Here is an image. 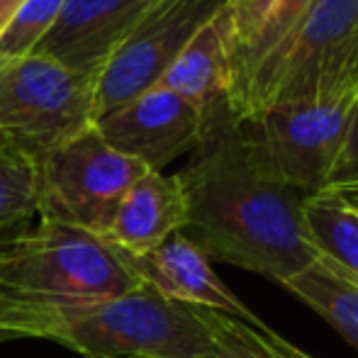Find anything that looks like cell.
Wrapping results in <instances>:
<instances>
[{
    "label": "cell",
    "mask_w": 358,
    "mask_h": 358,
    "mask_svg": "<svg viewBox=\"0 0 358 358\" xmlns=\"http://www.w3.org/2000/svg\"><path fill=\"white\" fill-rule=\"evenodd\" d=\"M176 176L188 208L180 234L210 261L285 283L320 259L302 217L307 193L251 161L229 105L205 115L203 139Z\"/></svg>",
    "instance_id": "6da1fadb"
},
{
    "label": "cell",
    "mask_w": 358,
    "mask_h": 358,
    "mask_svg": "<svg viewBox=\"0 0 358 358\" xmlns=\"http://www.w3.org/2000/svg\"><path fill=\"white\" fill-rule=\"evenodd\" d=\"M142 285L124 254L105 236L42 220L0 241V302L78 305Z\"/></svg>",
    "instance_id": "7a4b0ae2"
},
{
    "label": "cell",
    "mask_w": 358,
    "mask_h": 358,
    "mask_svg": "<svg viewBox=\"0 0 358 358\" xmlns=\"http://www.w3.org/2000/svg\"><path fill=\"white\" fill-rule=\"evenodd\" d=\"M95 78L29 54L0 64V146L37 169L52 151L93 127Z\"/></svg>",
    "instance_id": "3957f363"
},
{
    "label": "cell",
    "mask_w": 358,
    "mask_h": 358,
    "mask_svg": "<svg viewBox=\"0 0 358 358\" xmlns=\"http://www.w3.org/2000/svg\"><path fill=\"white\" fill-rule=\"evenodd\" d=\"M358 95L290 100L236 120L246 154L271 178L307 195L322 193L344 144Z\"/></svg>",
    "instance_id": "277c9868"
},
{
    "label": "cell",
    "mask_w": 358,
    "mask_h": 358,
    "mask_svg": "<svg viewBox=\"0 0 358 358\" xmlns=\"http://www.w3.org/2000/svg\"><path fill=\"white\" fill-rule=\"evenodd\" d=\"M358 95V0H320L234 120L290 100Z\"/></svg>",
    "instance_id": "5b68a950"
},
{
    "label": "cell",
    "mask_w": 358,
    "mask_h": 358,
    "mask_svg": "<svg viewBox=\"0 0 358 358\" xmlns=\"http://www.w3.org/2000/svg\"><path fill=\"white\" fill-rule=\"evenodd\" d=\"M146 171L139 161L115 151L90 127L34 169L37 215L105 236L120 203Z\"/></svg>",
    "instance_id": "8992f818"
},
{
    "label": "cell",
    "mask_w": 358,
    "mask_h": 358,
    "mask_svg": "<svg viewBox=\"0 0 358 358\" xmlns=\"http://www.w3.org/2000/svg\"><path fill=\"white\" fill-rule=\"evenodd\" d=\"M229 0H156L95 76V120L161 83L188 42Z\"/></svg>",
    "instance_id": "52a82bcc"
},
{
    "label": "cell",
    "mask_w": 358,
    "mask_h": 358,
    "mask_svg": "<svg viewBox=\"0 0 358 358\" xmlns=\"http://www.w3.org/2000/svg\"><path fill=\"white\" fill-rule=\"evenodd\" d=\"M93 127L115 151L139 161L144 169L164 173L171 161L200 144L205 117L180 95L154 85L100 115Z\"/></svg>",
    "instance_id": "ba28073f"
},
{
    "label": "cell",
    "mask_w": 358,
    "mask_h": 358,
    "mask_svg": "<svg viewBox=\"0 0 358 358\" xmlns=\"http://www.w3.org/2000/svg\"><path fill=\"white\" fill-rule=\"evenodd\" d=\"M156 0H64L32 54L95 78Z\"/></svg>",
    "instance_id": "9c48e42d"
},
{
    "label": "cell",
    "mask_w": 358,
    "mask_h": 358,
    "mask_svg": "<svg viewBox=\"0 0 358 358\" xmlns=\"http://www.w3.org/2000/svg\"><path fill=\"white\" fill-rule=\"evenodd\" d=\"M132 266L142 283L151 285L169 300L222 312L256 329H271L222 283V278L213 268V261L180 231L149 254L132 256Z\"/></svg>",
    "instance_id": "30bf717a"
},
{
    "label": "cell",
    "mask_w": 358,
    "mask_h": 358,
    "mask_svg": "<svg viewBox=\"0 0 358 358\" xmlns=\"http://www.w3.org/2000/svg\"><path fill=\"white\" fill-rule=\"evenodd\" d=\"M234 27L229 5L217 13L188 42L173 66L161 78V88L180 95L205 115L229 105L234 76Z\"/></svg>",
    "instance_id": "8fae6325"
},
{
    "label": "cell",
    "mask_w": 358,
    "mask_h": 358,
    "mask_svg": "<svg viewBox=\"0 0 358 358\" xmlns=\"http://www.w3.org/2000/svg\"><path fill=\"white\" fill-rule=\"evenodd\" d=\"M188 208L178 176L146 171L129 188L105 239L129 256H144L178 234Z\"/></svg>",
    "instance_id": "7c38bea8"
},
{
    "label": "cell",
    "mask_w": 358,
    "mask_h": 358,
    "mask_svg": "<svg viewBox=\"0 0 358 358\" xmlns=\"http://www.w3.org/2000/svg\"><path fill=\"white\" fill-rule=\"evenodd\" d=\"M320 0H278L273 10L266 17L264 27L259 29L254 39L246 47L234 52V76H231L229 90V110L236 115L251 95L259 90V85L266 80V76L273 71L278 59L300 29V24L307 20V15L315 10Z\"/></svg>",
    "instance_id": "4fadbf2b"
},
{
    "label": "cell",
    "mask_w": 358,
    "mask_h": 358,
    "mask_svg": "<svg viewBox=\"0 0 358 358\" xmlns=\"http://www.w3.org/2000/svg\"><path fill=\"white\" fill-rule=\"evenodd\" d=\"M307 307L324 317L351 346L358 349V280L344 268L320 256L310 268L283 283Z\"/></svg>",
    "instance_id": "5bb4252c"
},
{
    "label": "cell",
    "mask_w": 358,
    "mask_h": 358,
    "mask_svg": "<svg viewBox=\"0 0 358 358\" xmlns=\"http://www.w3.org/2000/svg\"><path fill=\"white\" fill-rule=\"evenodd\" d=\"M305 229L320 256L334 261L358 280V213L334 193L307 195Z\"/></svg>",
    "instance_id": "9a60e30c"
},
{
    "label": "cell",
    "mask_w": 358,
    "mask_h": 358,
    "mask_svg": "<svg viewBox=\"0 0 358 358\" xmlns=\"http://www.w3.org/2000/svg\"><path fill=\"white\" fill-rule=\"evenodd\" d=\"M205 317L213 331V358H315L273 329H256L215 310H205Z\"/></svg>",
    "instance_id": "2e32d148"
},
{
    "label": "cell",
    "mask_w": 358,
    "mask_h": 358,
    "mask_svg": "<svg viewBox=\"0 0 358 358\" xmlns=\"http://www.w3.org/2000/svg\"><path fill=\"white\" fill-rule=\"evenodd\" d=\"M37 215L34 166L0 146V241L24 229Z\"/></svg>",
    "instance_id": "e0dca14e"
},
{
    "label": "cell",
    "mask_w": 358,
    "mask_h": 358,
    "mask_svg": "<svg viewBox=\"0 0 358 358\" xmlns=\"http://www.w3.org/2000/svg\"><path fill=\"white\" fill-rule=\"evenodd\" d=\"M64 0H22L0 29V64L24 59L47 37Z\"/></svg>",
    "instance_id": "ac0fdd59"
},
{
    "label": "cell",
    "mask_w": 358,
    "mask_h": 358,
    "mask_svg": "<svg viewBox=\"0 0 358 358\" xmlns=\"http://www.w3.org/2000/svg\"><path fill=\"white\" fill-rule=\"evenodd\" d=\"M351 190H358V103L322 193H351Z\"/></svg>",
    "instance_id": "d6986e66"
},
{
    "label": "cell",
    "mask_w": 358,
    "mask_h": 358,
    "mask_svg": "<svg viewBox=\"0 0 358 358\" xmlns=\"http://www.w3.org/2000/svg\"><path fill=\"white\" fill-rule=\"evenodd\" d=\"M278 0H229V17L234 27V52L251 42L264 27L266 17Z\"/></svg>",
    "instance_id": "ffe728a7"
},
{
    "label": "cell",
    "mask_w": 358,
    "mask_h": 358,
    "mask_svg": "<svg viewBox=\"0 0 358 358\" xmlns=\"http://www.w3.org/2000/svg\"><path fill=\"white\" fill-rule=\"evenodd\" d=\"M20 3H22V0H5V5H8V10H10V15H13V10L17 8Z\"/></svg>",
    "instance_id": "44dd1931"
},
{
    "label": "cell",
    "mask_w": 358,
    "mask_h": 358,
    "mask_svg": "<svg viewBox=\"0 0 358 358\" xmlns=\"http://www.w3.org/2000/svg\"><path fill=\"white\" fill-rule=\"evenodd\" d=\"M339 198H341V195H339ZM341 200H344V203H349L351 208H354L356 213H358V198H341Z\"/></svg>",
    "instance_id": "7402d4cb"
},
{
    "label": "cell",
    "mask_w": 358,
    "mask_h": 358,
    "mask_svg": "<svg viewBox=\"0 0 358 358\" xmlns=\"http://www.w3.org/2000/svg\"><path fill=\"white\" fill-rule=\"evenodd\" d=\"M334 195H341V198H358V190H351V193H334Z\"/></svg>",
    "instance_id": "603a6c76"
}]
</instances>
